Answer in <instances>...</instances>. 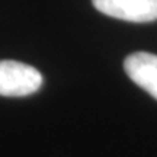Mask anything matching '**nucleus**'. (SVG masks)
<instances>
[{"label": "nucleus", "instance_id": "nucleus-1", "mask_svg": "<svg viewBox=\"0 0 157 157\" xmlns=\"http://www.w3.org/2000/svg\"><path fill=\"white\" fill-rule=\"evenodd\" d=\"M42 86V74L32 66L13 60H0V96L25 98Z\"/></svg>", "mask_w": 157, "mask_h": 157}, {"label": "nucleus", "instance_id": "nucleus-2", "mask_svg": "<svg viewBox=\"0 0 157 157\" xmlns=\"http://www.w3.org/2000/svg\"><path fill=\"white\" fill-rule=\"evenodd\" d=\"M96 10L134 23L157 21V0H92Z\"/></svg>", "mask_w": 157, "mask_h": 157}, {"label": "nucleus", "instance_id": "nucleus-3", "mask_svg": "<svg viewBox=\"0 0 157 157\" xmlns=\"http://www.w3.org/2000/svg\"><path fill=\"white\" fill-rule=\"evenodd\" d=\"M124 70L138 87L157 101V56L138 51L125 58Z\"/></svg>", "mask_w": 157, "mask_h": 157}]
</instances>
